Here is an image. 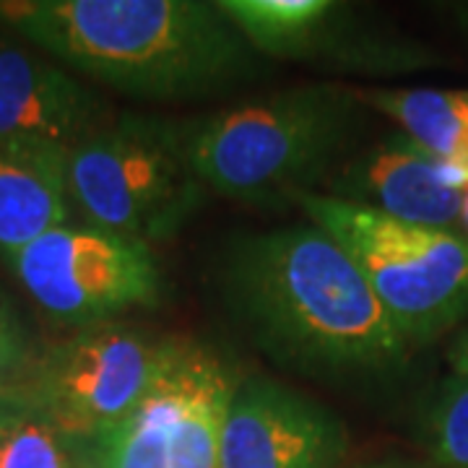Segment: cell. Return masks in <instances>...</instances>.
<instances>
[{
	"label": "cell",
	"mask_w": 468,
	"mask_h": 468,
	"mask_svg": "<svg viewBox=\"0 0 468 468\" xmlns=\"http://www.w3.org/2000/svg\"><path fill=\"white\" fill-rule=\"evenodd\" d=\"M448 362H451L452 375L468 378V331L455 338V344L448 351Z\"/></svg>",
	"instance_id": "obj_19"
},
{
	"label": "cell",
	"mask_w": 468,
	"mask_h": 468,
	"mask_svg": "<svg viewBox=\"0 0 468 468\" xmlns=\"http://www.w3.org/2000/svg\"><path fill=\"white\" fill-rule=\"evenodd\" d=\"M302 214L349 252L409 346L468 318V237L302 193Z\"/></svg>",
	"instance_id": "obj_4"
},
{
	"label": "cell",
	"mask_w": 468,
	"mask_h": 468,
	"mask_svg": "<svg viewBox=\"0 0 468 468\" xmlns=\"http://www.w3.org/2000/svg\"><path fill=\"white\" fill-rule=\"evenodd\" d=\"M5 414H8V409H5V401H3V399H0V419L5 417Z\"/></svg>",
	"instance_id": "obj_22"
},
{
	"label": "cell",
	"mask_w": 468,
	"mask_h": 468,
	"mask_svg": "<svg viewBox=\"0 0 468 468\" xmlns=\"http://www.w3.org/2000/svg\"><path fill=\"white\" fill-rule=\"evenodd\" d=\"M218 289L252 341L302 375H378L409 351L349 252L313 221L232 239Z\"/></svg>",
	"instance_id": "obj_1"
},
{
	"label": "cell",
	"mask_w": 468,
	"mask_h": 468,
	"mask_svg": "<svg viewBox=\"0 0 468 468\" xmlns=\"http://www.w3.org/2000/svg\"><path fill=\"white\" fill-rule=\"evenodd\" d=\"M362 104L393 117L406 135L437 159L468 169V94L451 91H362Z\"/></svg>",
	"instance_id": "obj_14"
},
{
	"label": "cell",
	"mask_w": 468,
	"mask_h": 468,
	"mask_svg": "<svg viewBox=\"0 0 468 468\" xmlns=\"http://www.w3.org/2000/svg\"><path fill=\"white\" fill-rule=\"evenodd\" d=\"M346 448L344 421L323 403L263 375L234 385L221 468H335Z\"/></svg>",
	"instance_id": "obj_8"
},
{
	"label": "cell",
	"mask_w": 468,
	"mask_h": 468,
	"mask_svg": "<svg viewBox=\"0 0 468 468\" xmlns=\"http://www.w3.org/2000/svg\"><path fill=\"white\" fill-rule=\"evenodd\" d=\"M356 91L307 84L183 125L201 183L242 203L297 201L328 177L359 125Z\"/></svg>",
	"instance_id": "obj_3"
},
{
	"label": "cell",
	"mask_w": 468,
	"mask_h": 468,
	"mask_svg": "<svg viewBox=\"0 0 468 468\" xmlns=\"http://www.w3.org/2000/svg\"><path fill=\"white\" fill-rule=\"evenodd\" d=\"M29 359V338L14 313V307L0 294V380L14 378Z\"/></svg>",
	"instance_id": "obj_18"
},
{
	"label": "cell",
	"mask_w": 468,
	"mask_h": 468,
	"mask_svg": "<svg viewBox=\"0 0 468 468\" xmlns=\"http://www.w3.org/2000/svg\"><path fill=\"white\" fill-rule=\"evenodd\" d=\"M461 217H463V221L468 224V193L463 196V206H461Z\"/></svg>",
	"instance_id": "obj_21"
},
{
	"label": "cell",
	"mask_w": 468,
	"mask_h": 468,
	"mask_svg": "<svg viewBox=\"0 0 468 468\" xmlns=\"http://www.w3.org/2000/svg\"><path fill=\"white\" fill-rule=\"evenodd\" d=\"M175 341L120 323H97L52 346L29 380L21 409L66 437L97 440L133 411L167 365Z\"/></svg>",
	"instance_id": "obj_6"
},
{
	"label": "cell",
	"mask_w": 468,
	"mask_h": 468,
	"mask_svg": "<svg viewBox=\"0 0 468 468\" xmlns=\"http://www.w3.org/2000/svg\"><path fill=\"white\" fill-rule=\"evenodd\" d=\"M427 452L440 468H468V378L451 375L435 390L421 419Z\"/></svg>",
	"instance_id": "obj_16"
},
{
	"label": "cell",
	"mask_w": 468,
	"mask_h": 468,
	"mask_svg": "<svg viewBox=\"0 0 468 468\" xmlns=\"http://www.w3.org/2000/svg\"><path fill=\"white\" fill-rule=\"evenodd\" d=\"M68 198V151L0 141V258L63 227Z\"/></svg>",
	"instance_id": "obj_12"
},
{
	"label": "cell",
	"mask_w": 468,
	"mask_h": 468,
	"mask_svg": "<svg viewBox=\"0 0 468 468\" xmlns=\"http://www.w3.org/2000/svg\"><path fill=\"white\" fill-rule=\"evenodd\" d=\"M252 50L266 58L323 60L351 70L417 66V55L354 24L349 5L331 0H218Z\"/></svg>",
	"instance_id": "obj_9"
},
{
	"label": "cell",
	"mask_w": 468,
	"mask_h": 468,
	"mask_svg": "<svg viewBox=\"0 0 468 468\" xmlns=\"http://www.w3.org/2000/svg\"><path fill=\"white\" fill-rule=\"evenodd\" d=\"M365 468H419V466H411V463H401V461H388V463H375V466H365Z\"/></svg>",
	"instance_id": "obj_20"
},
{
	"label": "cell",
	"mask_w": 468,
	"mask_h": 468,
	"mask_svg": "<svg viewBox=\"0 0 468 468\" xmlns=\"http://www.w3.org/2000/svg\"><path fill=\"white\" fill-rule=\"evenodd\" d=\"M0 21L66 66L149 101L208 100L252 84L261 58L203 0H14Z\"/></svg>",
	"instance_id": "obj_2"
},
{
	"label": "cell",
	"mask_w": 468,
	"mask_h": 468,
	"mask_svg": "<svg viewBox=\"0 0 468 468\" xmlns=\"http://www.w3.org/2000/svg\"><path fill=\"white\" fill-rule=\"evenodd\" d=\"M325 187L335 201L427 227H451L463 206V196L440 180V159L409 135H390L349 156L325 177Z\"/></svg>",
	"instance_id": "obj_11"
},
{
	"label": "cell",
	"mask_w": 468,
	"mask_h": 468,
	"mask_svg": "<svg viewBox=\"0 0 468 468\" xmlns=\"http://www.w3.org/2000/svg\"><path fill=\"white\" fill-rule=\"evenodd\" d=\"M68 193L91 227L159 242L180 232L206 201L180 122L117 115L68 154Z\"/></svg>",
	"instance_id": "obj_5"
},
{
	"label": "cell",
	"mask_w": 468,
	"mask_h": 468,
	"mask_svg": "<svg viewBox=\"0 0 468 468\" xmlns=\"http://www.w3.org/2000/svg\"><path fill=\"white\" fill-rule=\"evenodd\" d=\"M112 117L107 100L76 76L0 37V141L70 154Z\"/></svg>",
	"instance_id": "obj_10"
},
{
	"label": "cell",
	"mask_w": 468,
	"mask_h": 468,
	"mask_svg": "<svg viewBox=\"0 0 468 468\" xmlns=\"http://www.w3.org/2000/svg\"><path fill=\"white\" fill-rule=\"evenodd\" d=\"M52 320L86 328L156 307L162 273L151 245L100 227H58L5 261Z\"/></svg>",
	"instance_id": "obj_7"
},
{
	"label": "cell",
	"mask_w": 468,
	"mask_h": 468,
	"mask_svg": "<svg viewBox=\"0 0 468 468\" xmlns=\"http://www.w3.org/2000/svg\"><path fill=\"white\" fill-rule=\"evenodd\" d=\"M203 346L175 341L156 383L128 417L91 440L97 468H169V440L183 417Z\"/></svg>",
	"instance_id": "obj_13"
},
{
	"label": "cell",
	"mask_w": 468,
	"mask_h": 468,
	"mask_svg": "<svg viewBox=\"0 0 468 468\" xmlns=\"http://www.w3.org/2000/svg\"><path fill=\"white\" fill-rule=\"evenodd\" d=\"M234 385L227 367L203 349L183 417L169 440V468H221V435Z\"/></svg>",
	"instance_id": "obj_15"
},
{
	"label": "cell",
	"mask_w": 468,
	"mask_h": 468,
	"mask_svg": "<svg viewBox=\"0 0 468 468\" xmlns=\"http://www.w3.org/2000/svg\"><path fill=\"white\" fill-rule=\"evenodd\" d=\"M0 468H70L66 437L27 409L0 419Z\"/></svg>",
	"instance_id": "obj_17"
}]
</instances>
